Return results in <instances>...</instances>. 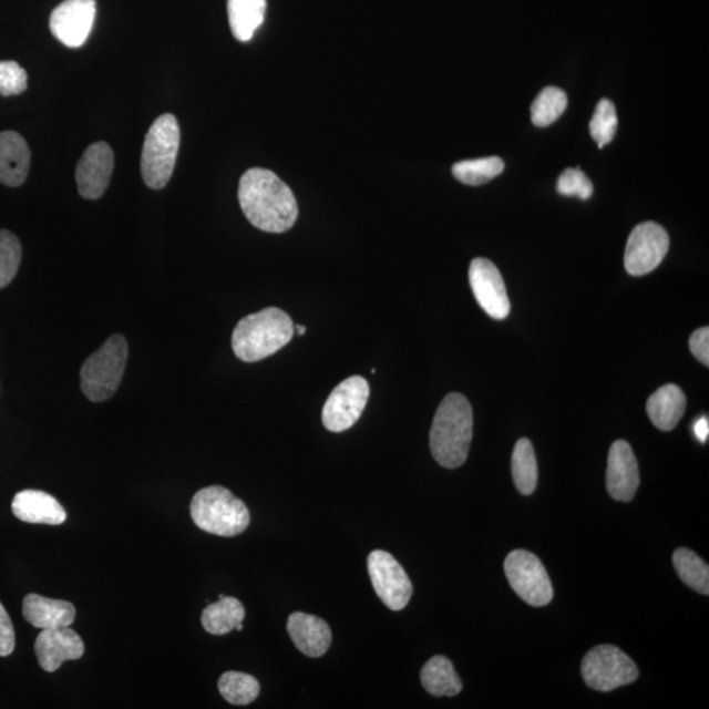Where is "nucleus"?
<instances>
[{
  "label": "nucleus",
  "instance_id": "f257e3e1",
  "mask_svg": "<svg viewBox=\"0 0 709 709\" xmlns=\"http://www.w3.org/2000/svg\"><path fill=\"white\" fill-rule=\"evenodd\" d=\"M238 201L255 228L267 233L292 229L299 205L286 183L266 168H250L240 177Z\"/></svg>",
  "mask_w": 709,
  "mask_h": 709
},
{
  "label": "nucleus",
  "instance_id": "f03ea898",
  "mask_svg": "<svg viewBox=\"0 0 709 709\" xmlns=\"http://www.w3.org/2000/svg\"><path fill=\"white\" fill-rule=\"evenodd\" d=\"M473 410L463 394L451 393L436 410L430 431V449L439 465L455 470L470 455Z\"/></svg>",
  "mask_w": 709,
  "mask_h": 709
},
{
  "label": "nucleus",
  "instance_id": "7ed1b4c3",
  "mask_svg": "<svg viewBox=\"0 0 709 709\" xmlns=\"http://www.w3.org/2000/svg\"><path fill=\"white\" fill-rule=\"evenodd\" d=\"M295 335V325L286 311L267 308L247 316L233 331L232 347L246 363L264 360L286 347Z\"/></svg>",
  "mask_w": 709,
  "mask_h": 709
},
{
  "label": "nucleus",
  "instance_id": "20e7f679",
  "mask_svg": "<svg viewBox=\"0 0 709 709\" xmlns=\"http://www.w3.org/2000/svg\"><path fill=\"white\" fill-rule=\"evenodd\" d=\"M191 516L198 528L224 537L243 534L250 524L245 503L228 489L217 485L204 487L194 495Z\"/></svg>",
  "mask_w": 709,
  "mask_h": 709
},
{
  "label": "nucleus",
  "instance_id": "39448f33",
  "mask_svg": "<svg viewBox=\"0 0 709 709\" xmlns=\"http://www.w3.org/2000/svg\"><path fill=\"white\" fill-rule=\"evenodd\" d=\"M181 146V127L172 113L160 116L148 130L141 154V174L146 186L162 189L172 179Z\"/></svg>",
  "mask_w": 709,
  "mask_h": 709
},
{
  "label": "nucleus",
  "instance_id": "423d86ee",
  "mask_svg": "<svg viewBox=\"0 0 709 709\" xmlns=\"http://www.w3.org/2000/svg\"><path fill=\"white\" fill-rule=\"evenodd\" d=\"M127 360V343L123 336H112L90 354L81 370L82 392L92 402H103L122 384Z\"/></svg>",
  "mask_w": 709,
  "mask_h": 709
},
{
  "label": "nucleus",
  "instance_id": "0eeeda50",
  "mask_svg": "<svg viewBox=\"0 0 709 709\" xmlns=\"http://www.w3.org/2000/svg\"><path fill=\"white\" fill-rule=\"evenodd\" d=\"M580 671L586 685L602 692L634 684L638 678L636 664L614 645H599L588 651Z\"/></svg>",
  "mask_w": 709,
  "mask_h": 709
},
{
  "label": "nucleus",
  "instance_id": "6e6552de",
  "mask_svg": "<svg viewBox=\"0 0 709 709\" xmlns=\"http://www.w3.org/2000/svg\"><path fill=\"white\" fill-rule=\"evenodd\" d=\"M510 586L530 606L543 607L553 599V586L541 559L528 551L516 549L505 559Z\"/></svg>",
  "mask_w": 709,
  "mask_h": 709
},
{
  "label": "nucleus",
  "instance_id": "1a4fd4ad",
  "mask_svg": "<svg viewBox=\"0 0 709 709\" xmlns=\"http://www.w3.org/2000/svg\"><path fill=\"white\" fill-rule=\"evenodd\" d=\"M370 399V386L361 376L340 382L322 410V423L331 432H343L359 421Z\"/></svg>",
  "mask_w": 709,
  "mask_h": 709
},
{
  "label": "nucleus",
  "instance_id": "9d476101",
  "mask_svg": "<svg viewBox=\"0 0 709 709\" xmlns=\"http://www.w3.org/2000/svg\"><path fill=\"white\" fill-rule=\"evenodd\" d=\"M367 564L374 592L382 603L392 612L405 608L413 595V585L401 564L381 549L370 553Z\"/></svg>",
  "mask_w": 709,
  "mask_h": 709
},
{
  "label": "nucleus",
  "instance_id": "9b49d317",
  "mask_svg": "<svg viewBox=\"0 0 709 709\" xmlns=\"http://www.w3.org/2000/svg\"><path fill=\"white\" fill-rule=\"evenodd\" d=\"M670 246L669 234L661 225L644 223L637 225L628 238L624 266L633 276L655 271L661 265Z\"/></svg>",
  "mask_w": 709,
  "mask_h": 709
},
{
  "label": "nucleus",
  "instance_id": "f8f14e48",
  "mask_svg": "<svg viewBox=\"0 0 709 709\" xmlns=\"http://www.w3.org/2000/svg\"><path fill=\"white\" fill-rule=\"evenodd\" d=\"M95 17V0H65L55 7L49 25L63 45L81 48L89 39Z\"/></svg>",
  "mask_w": 709,
  "mask_h": 709
},
{
  "label": "nucleus",
  "instance_id": "ddd939ff",
  "mask_svg": "<svg viewBox=\"0 0 709 709\" xmlns=\"http://www.w3.org/2000/svg\"><path fill=\"white\" fill-rule=\"evenodd\" d=\"M470 282L474 297L487 316L499 321L507 318L512 305H510L505 281L493 261L485 258L473 259L470 267Z\"/></svg>",
  "mask_w": 709,
  "mask_h": 709
},
{
  "label": "nucleus",
  "instance_id": "4468645a",
  "mask_svg": "<svg viewBox=\"0 0 709 709\" xmlns=\"http://www.w3.org/2000/svg\"><path fill=\"white\" fill-rule=\"evenodd\" d=\"M115 155L105 142L90 145L78 162L75 179L78 193L88 201L101 198L111 182Z\"/></svg>",
  "mask_w": 709,
  "mask_h": 709
},
{
  "label": "nucleus",
  "instance_id": "2eb2a0df",
  "mask_svg": "<svg viewBox=\"0 0 709 709\" xmlns=\"http://www.w3.org/2000/svg\"><path fill=\"white\" fill-rule=\"evenodd\" d=\"M34 651L41 669L53 672L63 662L82 658L84 644L81 636L70 627L42 629L35 638Z\"/></svg>",
  "mask_w": 709,
  "mask_h": 709
},
{
  "label": "nucleus",
  "instance_id": "dca6fc26",
  "mask_svg": "<svg viewBox=\"0 0 709 709\" xmlns=\"http://www.w3.org/2000/svg\"><path fill=\"white\" fill-rule=\"evenodd\" d=\"M606 484L614 500L630 502L635 499L640 473L633 446L626 441H616L609 449Z\"/></svg>",
  "mask_w": 709,
  "mask_h": 709
},
{
  "label": "nucleus",
  "instance_id": "f3484780",
  "mask_svg": "<svg viewBox=\"0 0 709 709\" xmlns=\"http://www.w3.org/2000/svg\"><path fill=\"white\" fill-rule=\"evenodd\" d=\"M287 629L296 648L305 656L318 658L330 648L332 635L329 624L315 615L294 613L289 616Z\"/></svg>",
  "mask_w": 709,
  "mask_h": 709
},
{
  "label": "nucleus",
  "instance_id": "a211bd4d",
  "mask_svg": "<svg viewBox=\"0 0 709 709\" xmlns=\"http://www.w3.org/2000/svg\"><path fill=\"white\" fill-rule=\"evenodd\" d=\"M31 166V151L27 141L13 131L0 132V183L20 187Z\"/></svg>",
  "mask_w": 709,
  "mask_h": 709
},
{
  "label": "nucleus",
  "instance_id": "6ab92c4d",
  "mask_svg": "<svg viewBox=\"0 0 709 709\" xmlns=\"http://www.w3.org/2000/svg\"><path fill=\"white\" fill-rule=\"evenodd\" d=\"M12 513L25 523L49 526H59L68 516L65 508L53 495L40 491L19 492L13 496Z\"/></svg>",
  "mask_w": 709,
  "mask_h": 709
},
{
  "label": "nucleus",
  "instance_id": "aec40b11",
  "mask_svg": "<svg viewBox=\"0 0 709 709\" xmlns=\"http://www.w3.org/2000/svg\"><path fill=\"white\" fill-rule=\"evenodd\" d=\"M76 609L73 603L51 599L39 594H28L23 600L24 619L34 628L53 629L70 627Z\"/></svg>",
  "mask_w": 709,
  "mask_h": 709
},
{
  "label": "nucleus",
  "instance_id": "412c9836",
  "mask_svg": "<svg viewBox=\"0 0 709 709\" xmlns=\"http://www.w3.org/2000/svg\"><path fill=\"white\" fill-rule=\"evenodd\" d=\"M647 411L651 423L662 431H671L686 411V395L678 386L668 384L659 388L649 397Z\"/></svg>",
  "mask_w": 709,
  "mask_h": 709
},
{
  "label": "nucleus",
  "instance_id": "4be33fe9",
  "mask_svg": "<svg viewBox=\"0 0 709 709\" xmlns=\"http://www.w3.org/2000/svg\"><path fill=\"white\" fill-rule=\"evenodd\" d=\"M424 690L432 697H456L463 690V682L449 658L434 656L424 664L421 671Z\"/></svg>",
  "mask_w": 709,
  "mask_h": 709
},
{
  "label": "nucleus",
  "instance_id": "5701e85b",
  "mask_svg": "<svg viewBox=\"0 0 709 709\" xmlns=\"http://www.w3.org/2000/svg\"><path fill=\"white\" fill-rule=\"evenodd\" d=\"M267 0H228L230 30L240 42L250 41L264 24Z\"/></svg>",
  "mask_w": 709,
  "mask_h": 709
},
{
  "label": "nucleus",
  "instance_id": "b1692460",
  "mask_svg": "<svg viewBox=\"0 0 709 709\" xmlns=\"http://www.w3.org/2000/svg\"><path fill=\"white\" fill-rule=\"evenodd\" d=\"M245 615L243 603L236 598L224 597L204 609L202 624L208 634L223 636L230 634L238 624L244 623Z\"/></svg>",
  "mask_w": 709,
  "mask_h": 709
},
{
  "label": "nucleus",
  "instance_id": "393cba45",
  "mask_svg": "<svg viewBox=\"0 0 709 709\" xmlns=\"http://www.w3.org/2000/svg\"><path fill=\"white\" fill-rule=\"evenodd\" d=\"M514 484L523 495H531L537 486V461L534 445L523 438L514 446L513 459Z\"/></svg>",
  "mask_w": 709,
  "mask_h": 709
},
{
  "label": "nucleus",
  "instance_id": "a878e982",
  "mask_svg": "<svg viewBox=\"0 0 709 709\" xmlns=\"http://www.w3.org/2000/svg\"><path fill=\"white\" fill-rule=\"evenodd\" d=\"M678 576L684 583L703 595L709 594V567L697 553L687 548H679L672 556Z\"/></svg>",
  "mask_w": 709,
  "mask_h": 709
},
{
  "label": "nucleus",
  "instance_id": "bb28decb",
  "mask_svg": "<svg viewBox=\"0 0 709 709\" xmlns=\"http://www.w3.org/2000/svg\"><path fill=\"white\" fill-rule=\"evenodd\" d=\"M218 690L230 705L247 706L259 697L260 685L248 674L226 671L218 680Z\"/></svg>",
  "mask_w": 709,
  "mask_h": 709
},
{
  "label": "nucleus",
  "instance_id": "cd10ccee",
  "mask_svg": "<svg viewBox=\"0 0 709 709\" xmlns=\"http://www.w3.org/2000/svg\"><path fill=\"white\" fill-rule=\"evenodd\" d=\"M505 169V162L500 157L461 161L452 167V174L466 186H481L501 175Z\"/></svg>",
  "mask_w": 709,
  "mask_h": 709
},
{
  "label": "nucleus",
  "instance_id": "c85d7f7f",
  "mask_svg": "<svg viewBox=\"0 0 709 709\" xmlns=\"http://www.w3.org/2000/svg\"><path fill=\"white\" fill-rule=\"evenodd\" d=\"M567 106V96L562 89L547 88L537 95L531 106L532 123L538 127L548 126L563 115Z\"/></svg>",
  "mask_w": 709,
  "mask_h": 709
},
{
  "label": "nucleus",
  "instance_id": "c756f323",
  "mask_svg": "<svg viewBox=\"0 0 709 709\" xmlns=\"http://www.w3.org/2000/svg\"><path fill=\"white\" fill-rule=\"evenodd\" d=\"M618 131V115H616L615 104L608 99H602L595 109L592 122L590 134L598 147L603 148L609 144Z\"/></svg>",
  "mask_w": 709,
  "mask_h": 709
},
{
  "label": "nucleus",
  "instance_id": "7c9ffc66",
  "mask_svg": "<svg viewBox=\"0 0 709 709\" xmlns=\"http://www.w3.org/2000/svg\"><path fill=\"white\" fill-rule=\"evenodd\" d=\"M21 245L16 234L0 230V289L16 279L21 261Z\"/></svg>",
  "mask_w": 709,
  "mask_h": 709
},
{
  "label": "nucleus",
  "instance_id": "2f4dec72",
  "mask_svg": "<svg viewBox=\"0 0 709 709\" xmlns=\"http://www.w3.org/2000/svg\"><path fill=\"white\" fill-rule=\"evenodd\" d=\"M557 191L563 196H574L587 201L594 193L593 183L579 168H566L558 177Z\"/></svg>",
  "mask_w": 709,
  "mask_h": 709
},
{
  "label": "nucleus",
  "instance_id": "473e14b6",
  "mask_svg": "<svg viewBox=\"0 0 709 709\" xmlns=\"http://www.w3.org/2000/svg\"><path fill=\"white\" fill-rule=\"evenodd\" d=\"M27 88V71L16 61H0V95H20Z\"/></svg>",
  "mask_w": 709,
  "mask_h": 709
},
{
  "label": "nucleus",
  "instance_id": "72a5a7b5",
  "mask_svg": "<svg viewBox=\"0 0 709 709\" xmlns=\"http://www.w3.org/2000/svg\"><path fill=\"white\" fill-rule=\"evenodd\" d=\"M13 649H16V629L9 613L0 603V657L10 656Z\"/></svg>",
  "mask_w": 709,
  "mask_h": 709
},
{
  "label": "nucleus",
  "instance_id": "f704fd0d",
  "mask_svg": "<svg viewBox=\"0 0 709 709\" xmlns=\"http://www.w3.org/2000/svg\"><path fill=\"white\" fill-rule=\"evenodd\" d=\"M690 350L693 357L706 367L709 366V329L701 328L692 332L690 338Z\"/></svg>",
  "mask_w": 709,
  "mask_h": 709
},
{
  "label": "nucleus",
  "instance_id": "c9c22d12",
  "mask_svg": "<svg viewBox=\"0 0 709 709\" xmlns=\"http://www.w3.org/2000/svg\"><path fill=\"white\" fill-rule=\"evenodd\" d=\"M693 434L700 443H706L709 436V421L707 417H701L693 424Z\"/></svg>",
  "mask_w": 709,
  "mask_h": 709
},
{
  "label": "nucleus",
  "instance_id": "e433bc0d",
  "mask_svg": "<svg viewBox=\"0 0 709 709\" xmlns=\"http://www.w3.org/2000/svg\"><path fill=\"white\" fill-rule=\"evenodd\" d=\"M295 331L297 332V335L304 336L305 332H307V328H305V326L297 325L295 326Z\"/></svg>",
  "mask_w": 709,
  "mask_h": 709
}]
</instances>
